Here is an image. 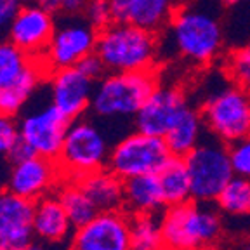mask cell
Returning a JSON list of instances; mask_svg holds the SVG:
<instances>
[{"instance_id":"cell-1","label":"cell","mask_w":250,"mask_h":250,"mask_svg":"<svg viewBox=\"0 0 250 250\" xmlns=\"http://www.w3.org/2000/svg\"><path fill=\"white\" fill-rule=\"evenodd\" d=\"M174 56L193 68H208L224 54V28L219 12L198 0L181 2L162 33Z\"/></svg>"},{"instance_id":"cell-2","label":"cell","mask_w":250,"mask_h":250,"mask_svg":"<svg viewBox=\"0 0 250 250\" xmlns=\"http://www.w3.org/2000/svg\"><path fill=\"white\" fill-rule=\"evenodd\" d=\"M96 54L108 73L158 70L162 35L132 23H111L99 30Z\"/></svg>"},{"instance_id":"cell-3","label":"cell","mask_w":250,"mask_h":250,"mask_svg":"<svg viewBox=\"0 0 250 250\" xmlns=\"http://www.w3.org/2000/svg\"><path fill=\"white\" fill-rule=\"evenodd\" d=\"M165 250H210L223 234V219L212 203L189 200L160 214Z\"/></svg>"},{"instance_id":"cell-4","label":"cell","mask_w":250,"mask_h":250,"mask_svg":"<svg viewBox=\"0 0 250 250\" xmlns=\"http://www.w3.org/2000/svg\"><path fill=\"white\" fill-rule=\"evenodd\" d=\"M160 83L158 70L106 73L96 82L90 111L99 118H134Z\"/></svg>"},{"instance_id":"cell-5","label":"cell","mask_w":250,"mask_h":250,"mask_svg":"<svg viewBox=\"0 0 250 250\" xmlns=\"http://www.w3.org/2000/svg\"><path fill=\"white\" fill-rule=\"evenodd\" d=\"M45 78L49 73L39 58L0 37V113L18 117Z\"/></svg>"},{"instance_id":"cell-6","label":"cell","mask_w":250,"mask_h":250,"mask_svg":"<svg viewBox=\"0 0 250 250\" xmlns=\"http://www.w3.org/2000/svg\"><path fill=\"white\" fill-rule=\"evenodd\" d=\"M109 151L111 148L103 130L82 117L71 122L56 162L64 179L78 181L108 167Z\"/></svg>"},{"instance_id":"cell-7","label":"cell","mask_w":250,"mask_h":250,"mask_svg":"<svg viewBox=\"0 0 250 250\" xmlns=\"http://www.w3.org/2000/svg\"><path fill=\"white\" fill-rule=\"evenodd\" d=\"M200 111L207 132L226 145L250 134V90L234 85L229 80L203 99Z\"/></svg>"},{"instance_id":"cell-8","label":"cell","mask_w":250,"mask_h":250,"mask_svg":"<svg viewBox=\"0 0 250 250\" xmlns=\"http://www.w3.org/2000/svg\"><path fill=\"white\" fill-rule=\"evenodd\" d=\"M208 134V132H207ZM193 200L203 203H215L226 184L234 177L229 158V145L208 134L193 151L184 156Z\"/></svg>"},{"instance_id":"cell-9","label":"cell","mask_w":250,"mask_h":250,"mask_svg":"<svg viewBox=\"0 0 250 250\" xmlns=\"http://www.w3.org/2000/svg\"><path fill=\"white\" fill-rule=\"evenodd\" d=\"M172 156L165 137L136 130L111 146L108 168L125 181L145 174H158Z\"/></svg>"},{"instance_id":"cell-10","label":"cell","mask_w":250,"mask_h":250,"mask_svg":"<svg viewBox=\"0 0 250 250\" xmlns=\"http://www.w3.org/2000/svg\"><path fill=\"white\" fill-rule=\"evenodd\" d=\"M98 33L83 16H64V20L56 24L43 56L39 58L49 77L56 70L77 66L83 58L96 52Z\"/></svg>"},{"instance_id":"cell-11","label":"cell","mask_w":250,"mask_h":250,"mask_svg":"<svg viewBox=\"0 0 250 250\" xmlns=\"http://www.w3.org/2000/svg\"><path fill=\"white\" fill-rule=\"evenodd\" d=\"M71 122V118L51 103L35 111L24 113L18 120L20 137L35 155L56 160Z\"/></svg>"},{"instance_id":"cell-12","label":"cell","mask_w":250,"mask_h":250,"mask_svg":"<svg viewBox=\"0 0 250 250\" xmlns=\"http://www.w3.org/2000/svg\"><path fill=\"white\" fill-rule=\"evenodd\" d=\"M62 172L58 162L40 155H30L11 162L5 188L31 202L56 193L62 183Z\"/></svg>"},{"instance_id":"cell-13","label":"cell","mask_w":250,"mask_h":250,"mask_svg":"<svg viewBox=\"0 0 250 250\" xmlns=\"http://www.w3.org/2000/svg\"><path fill=\"white\" fill-rule=\"evenodd\" d=\"M132 215L124 208L99 212L87 224L75 228L70 247L73 250H130Z\"/></svg>"},{"instance_id":"cell-14","label":"cell","mask_w":250,"mask_h":250,"mask_svg":"<svg viewBox=\"0 0 250 250\" xmlns=\"http://www.w3.org/2000/svg\"><path fill=\"white\" fill-rule=\"evenodd\" d=\"M188 103L186 90L181 85L160 83L134 117L136 130L165 137Z\"/></svg>"},{"instance_id":"cell-15","label":"cell","mask_w":250,"mask_h":250,"mask_svg":"<svg viewBox=\"0 0 250 250\" xmlns=\"http://www.w3.org/2000/svg\"><path fill=\"white\" fill-rule=\"evenodd\" d=\"M47 80L51 87V103L68 118H82L90 109L96 82L78 66L52 71Z\"/></svg>"},{"instance_id":"cell-16","label":"cell","mask_w":250,"mask_h":250,"mask_svg":"<svg viewBox=\"0 0 250 250\" xmlns=\"http://www.w3.org/2000/svg\"><path fill=\"white\" fill-rule=\"evenodd\" d=\"M56 16L37 4L21 7L7 30V39L31 58H42L56 31Z\"/></svg>"},{"instance_id":"cell-17","label":"cell","mask_w":250,"mask_h":250,"mask_svg":"<svg viewBox=\"0 0 250 250\" xmlns=\"http://www.w3.org/2000/svg\"><path fill=\"white\" fill-rule=\"evenodd\" d=\"M33 212L35 202L16 195L11 189H0V238L14 249L23 250L33 233Z\"/></svg>"},{"instance_id":"cell-18","label":"cell","mask_w":250,"mask_h":250,"mask_svg":"<svg viewBox=\"0 0 250 250\" xmlns=\"http://www.w3.org/2000/svg\"><path fill=\"white\" fill-rule=\"evenodd\" d=\"M115 23H132L164 33L181 0H108Z\"/></svg>"},{"instance_id":"cell-19","label":"cell","mask_w":250,"mask_h":250,"mask_svg":"<svg viewBox=\"0 0 250 250\" xmlns=\"http://www.w3.org/2000/svg\"><path fill=\"white\" fill-rule=\"evenodd\" d=\"M33 233H35V238L43 240V242L70 247L75 226L56 193L35 202Z\"/></svg>"},{"instance_id":"cell-20","label":"cell","mask_w":250,"mask_h":250,"mask_svg":"<svg viewBox=\"0 0 250 250\" xmlns=\"http://www.w3.org/2000/svg\"><path fill=\"white\" fill-rule=\"evenodd\" d=\"M165 200L160 181L156 174H145L125 179L124 183V210L129 215L162 214Z\"/></svg>"},{"instance_id":"cell-21","label":"cell","mask_w":250,"mask_h":250,"mask_svg":"<svg viewBox=\"0 0 250 250\" xmlns=\"http://www.w3.org/2000/svg\"><path fill=\"white\" fill-rule=\"evenodd\" d=\"M205 132H207V127L203 122L200 106H193L188 103L170 127V130L165 134V141L172 155L184 158L202 143Z\"/></svg>"},{"instance_id":"cell-22","label":"cell","mask_w":250,"mask_h":250,"mask_svg":"<svg viewBox=\"0 0 250 250\" xmlns=\"http://www.w3.org/2000/svg\"><path fill=\"white\" fill-rule=\"evenodd\" d=\"M83 191L89 195L99 212L120 210L124 207V183L115 172L108 167L87 174L82 179H78Z\"/></svg>"},{"instance_id":"cell-23","label":"cell","mask_w":250,"mask_h":250,"mask_svg":"<svg viewBox=\"0 0 250 250\" xmlns=\"http://www.w3.org/2000/svg\"><path fill=\"white\" fill-rule=\"evenodd\" d=\"M156 176H158V181H160V188L167 207L193 200L191 179H189V172H188L184 158L172 156L168 164Z\"/></svg>"},{"instance_id":"cell-24","label":"cell","mask_w":250,"mask_h":250,"mask_svg":"<svg viewBox=\"0 0 250 250\" xmlns=\"http://www.w3.org/2000/svg\"><path fill=\"white\" fill-rule=\"evenodd\" d=\"M56 195H58L59 202L62 203V207H64L75 228L83 226L99 214L98 207L94 205L89 195L83 191V188L80 186L78 181L62 179V183L56 189Z\"/></svg>"},{"instance_id":"cell-25","label":"cell","mask_w":250,"mask_h":250,"mask_svg":"<svg viewBox=\"0 0 250 250\" xmlns=\"http://www.w3.org/2000/svg\"><path fill=\"white\" fill-rule=\"evenodd\" d=\"M130 250H164L160 214L132 215Z\"/></svg>"},{"instance_id":"cell-26","label":"cell","mask_w":250,"mask_h":250,"mask_svg":"<svg viewBox=\"0 0 250 250\" xmlns=\"http://www.w3.org/2000/svg\"><path fill=\"white\" fill-rule=\"evenodd\" d=\"M215 207L233 217L250 215V179L234 176L215 200Z\"/></svg>"},{"instance_id":"cell-27","label":"cell","mask_w":250,"mask_h":250,"mask_svg":"<svg viewBox=\"0 0 250 250\" xmlns=\"http://www.w3.org/2000/svg\"><path fill=\"white\" fill-rule=\"evenodd\" d=\"M219 64L223 75L231 83L250 90V43L226 51Z\"/></svg>"},{"instance_id":"cell-28","label":"cell","mask_w":250,"mask_h":250,"mask_svg":"<svg viewBox=\"0 0 250 250\" xmlns=\"http://www.w3.org/2000/svg\"><path fill=\"white\" fill-rule=\"evenodd\" d=\"M229 158L234 176L250 179V134L229 145Z\"/></svg>"},{"instance_id":"cell-29","label":"cell","mask_w":250,"mask_h":250,"mask_svg":"<svg viewBox=\"0 0 250 250\" xmlns=\"http://www.w3.org/2000/svg\"><path fill=\"white\" fill-rule=\"evenodd\" d=\"M20 125L14 117L0 113V158H9L14 146L20 143Z\"/></svg>"},{"instance_id":"cell-30","label":"cell","mask_w":250,"mask_h":250,"mask_svg":"<svg viewBox=\"0 0 250 250\" xmlns=\"http://www.w3.org/2000/svg\"><path fill=\"white\" fill-rule=\"evenodd\" d=\"M83 18L98 31L113 23V16H111L108 0H89L85 11H83Z\"/></svg>"},{"instance_id":"cell-31","label":"cell","mask_w":250,"mask_h":250,"mask_svg":"<svg viewBox=\"0 0 250 250\" xmlns=\"http://www.w3.org/2000/svg\"><path fill=\"white\" fill-rule=\"evenodd\" d=\"M23 5V0H0V37L7 35L9 26Z\"/></svg>"},{"instance_id":"cell-32","label":"cell","mask_w":250,"mask_h":250,"mask_svg":"<svg viewBox=\"0 0 250 250\" xmlns=\"http://www.w3.org/2000/svg\"><path fill=\"white\" fill-rule=\"evenodd\" d=\"M80 70L83 71V73L87 75V77H90L94 80V82H98V80H101L103 77H104L108 71H106V66L103 64L101 58H99L96 52H92V54H89L87 58H83L82 61L77 64Z\"/></svg>"},{"instance_id":"cell-33","label":"cell","mask_w":250,"mask_h":250,"mask_svg":"<svg viewBox=\"0 0 250 250\" xmlns=\"http://www.w3.org/2000/svg\"><path fill=\"white\" fill-rule=\"evenodd\" d=\"M89 0H61L62 16H83Z\"/></svg>"},{"instance_id":"cell-34","label":"cell","mask_w":250,"mask_h":250,"mask_svg":"<svg viewBox=\"0 0 250 250\" xmlns=\"http://www.w3.org/2000/svg\"><path fill=\"white\" fill-rule=\"evenodd\" d=\"M66 247L62 245H56V243H49V242H43V240L39 238H33L23 250H64Z\"/></svg>"},{"instance_id":"cell-35","label":"cell","mask_w":250,"mask_h":250,"mask_svg":"<svg viewBox=\"0 0 250 250\" xmlns=\"http://www.w3.org/2000/svg\"><path fill=\"white\" fill-rule=\"evenodd\" d=\"M33 4L45 9L47 12H51L54 16L61 14V0H33Z\"/></svg>"},{"instance_id":"cell-36","label":"cell","mask_w":250,"mask_h":250,"mask_svg":"<svg viewBox=\"0 0 250 250\" xmlns=\"http://www.w3.org/2000/svg\"><path fill=\"white\" fill-rule=\"evenodd\" d=\"M0 250H18V249H14L12 245H9V243H5L4 240L0 238Z\"/></svg>"},{"instance_id":"cell-37","label":"cell","mask_w":250,"mask_h":250,"mask_svg":"<svg viewBox=\"0 0 250 250\" xmlns=\"http://www.w3.org/2000/svg\"><path fill=\"white\" fill-rule=\"evenodd\" d=\"M240 250H250V242L243 243V245H242V247H240Z\"/></svg>"},{"instance_id":"cell-38","label":"cell","mask_w":250,"mask_h":250,"mask_svg":"<svg viewBox=\"0 0 250 250\" xmlns=\"http://www.w3.org/2000/svg\"><path fill=\"white\" fill-rule=\"evenodd\" d=\"M224 4H236V2H240V0H223Z\"/></svg>"},{"instance_id":"cell-39","label":"cell","mask_w":250,"mask_h":250,"mask_svg":"<svg viewBox=\"0 0 250 250\" xmlns=\"http://www.w3.org/2000/svg\"><path fill=\"white\" fill-rule=\"evenodd\" d=\"M64 250H73V249H71V247H66V249H64Z\"/></svg>"},{"instance_id":"cell-40","label":"cell","mask_w":250,"mask_h":250,"mask_svg":"<svg viewBox=\"0 0 250 250\" xmlns=\"http://www.w3.org/2000/svg\"><path fill=\"white\" fill-rule=\"evenodd\" d=\"M181 2H188V0H181Z\"/></svg>"},{"instance_id":"cell-41","label":"cell","mask_w":250,"mask_h":250,"mask_svg":"<svg viewBox=\"0 0 250 250\" xmlns=\"http://www.w3.org/2000/svg\"><path fill=\"white\" fill-rule=\"evenodd\" d=\"M164 250H165V249H164Z\"/></svg>"}]
</instances>
